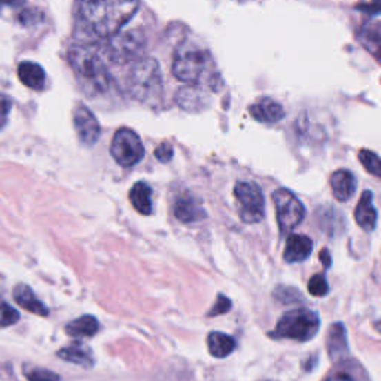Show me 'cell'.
<instances>
[{
	"label": "cell",
	"mask_w": 381,
	"mask_h": 381,
	"mask_svg": "<svg viewBox=\"0 0 381 381\" xmlns=\"http://www.w3.org/2000/svg\"><path fill=\"white\" fill-rule=\"evenodd\" d=\"M209 351L213 358H227L236 349V341L232 337L222 332H210L207 338Z\"/></svg>",
	"instance_id": "cell-21"
},
{
	"label": "cell",
	"mask_w": 381,
	"mask_h": 381,
	"mask_svg": "<svg viewBox=\"0 0 381 381\" xmlns=\"http://www.w3.org/2000/svg\"><path fill=\"white\" fill-rule=\"evenodd\" d=\"M359 160H360L362 165H364L367 169V172H369L371 174H374L375 178H380L381 163H380V158L375 152L368 151V150H362L359 152Z\"/></svg>",
	"instance_id": "cell-24"
},
{
	"label": "cell",
	"mask_w": 381,
	"mask_h": 381,
	"mask_svg": "<svg viewBox=\"0 0 381 381\" xmlns=\"http://www.w3.org/2000/svg\"><path fill=\"white\" fill-rule=\"evenodd\" d=\"M130 201L134 209L142 215H151L152 213V189L146 182H137L130 191Z\"/></svg>",
	"instance_id": "cell-20"
},
{
	"label": "cell",
	"mask_w": 381,
	"mask_h": 381,
	"mask_svg": "<svg viewBox=\"0 0 381 381\" xmlns=\"http://www.w3.org/2000/svg\"><path fill=\"white\" fill-rule=\"evenodd\" d=\"M320 320L316 311L296 309L283 314L273 332L276 338H287L295 341H309L319 332Z\"/></svg>",
	"instance_id": "cell-5"
},
{
	"label": "cell",
	"mask_w": 381,
	"mask_h": 381,
	"mask_svg": "<svg viewBox=\"0 0 381 381\" xmlns=\"http://www.w3.org/2000/svg\"><path fill=\"white\" fill-rule=\"evenodd\" d=\"M307 287H309V292L313 296H325L329 291L327 277H325L323 274H314L309 280Z\"/></svg>",
	"instance_id": "cell-26"
},
{
	"label": "cell",
	"mask_w": 381,
	"mask_h": 381,
	"mask_svg": "<svg viewBox=\"0 0 381 381\" xmlns=\"http://www.w3.org/2000/svg\"><path fill=\"white\" fill-rule=\"evenodd\" d=\"M14 300L18 305L23 307L24 310L33 314L42 316V318H46V316L50 314V310L46 309V305L34 295L32 287L27 285H17L14 287Z\"/></svg>",
	"instance_id": "cell-16"
},
{
	"label": "cell",
	"mask_w": 381,
	"mask_h": 381,
	"mask_svg": "<svg viewBox=\"0 0 381 381\" xmlns=\"http://www.w3.org/2000/svg\"><path fill=\"white\" fill-rule=\"evenodd\" d=\"M25 0H0V9L2 8H18L21 6Z\"/></svg>",
	"instance_id": "cell-31"
},
{
	"label": "cell",
	"mask_w": 381,
	"mask_h": 381,
	"mask_svg": "<svg viewBox=\"0 0 381 381\" xmlns=\"http://www.w3.org/2000/svg\"><path fill=\"white\" fill-rule=\"evenodd\" d=\"M311 250H313V241L310 237L294 234L286 241V249L283 254L285 261L289 264L302 262L311 255Z\"/></svg>",
	"instance_id": "cell-14"
},
{
	"label": "cell",
	"mask_w": 381,
	"mask_h": 381,
	"mask_svg": "<svg viewBox=\"0 0 381 381\" xmlns=\"http://www.w3.org/2000/svg\"><path fill=\"white\" fill-rule=\"evenodd\" d=\"M328 350L331 358H337L347 350V332L342 323L332 325L328 333Z\"/></svg>",
	"instance_id": "cell-22"
},
{
	"label": "cell",
	"mask_w": 381,
	"mask_h": 381,
	"mask_svg": "<svg viewBox=\"0 0 381 381\" xmlns=\"http://www.w3.org/2000/svg\"><path fill=\"white\" fill-rule=\"evenodd\" d=\"M18 320H20V313L12 305L0 302V328L12 327Z\"/></svg>",
	"instance_id": "cell-25"
},
{
	"label": "cell",
	"mask_w": 381,
	"mask_h": 381,
	"mask_svg": "<svg viewBox=\"0 0 381 381\" xmlns=\"http://www.w3.org/2000/svg\"><path fill=\"white\" fill-rule=\"evenodd\" d=\"M57 356L63 360H68L70 364H75L83 368H91L94 365V358H92L91 349L87 347L85 344H82L81 341H76L70 344V346L61 349Z\"/></svg>",
	"instance_id": "cell-17"
},
{
	"label": "cell",
	"mask_w": 381,
	"mask_h": 381,
	"mask_svg": "<svg viewBox=\"0 0 381 381\" xmlns=\"http://www.w3.org/2000/svg\"><path fill=\"white\" fill-rule=\"evenodd\" d=\"M329 183L333 197L338 201L350 200L356 191V178L349 170H337L332 173Z\"/></svg>",
	"instance_id": "cell-15"
},
{
	"label": "cell",
	"mask_w": 381,
	"mask_h": 381,
	"mask_svg": "<svg viewBox=\"0 0 381 381\" xmlns=\"http://www.w3.org/2000/svg\"><path fill=\"white\" fill-rule=\"evenodd\" d=\"M25 377L29 381H61L59 374L43 368H33L30 371H27Z\"/></svg>",
	"instance_id": "cell-27"
},
{
	"label": "cell",
	"mask_w": 381,
	"mask_h": 381,
	"mask_svg": "<svg viewBox=\"0 0 381 381\" xmlns=\"http://www.w3.org/2000/svg\"><path fill=\"white\" fill-rule=\"evenodd\" d=\"M110 154L121 167H133L142 161L145 155V147L133 130L121 128L115 133Z\"/></svg>",
	"instance_id": "cell-8"
},
{
	"label": "cell",
	"mask_w": 381,
	"mask_h": 381,
	"mask_svg": "<svg viewBox=\"0 0 381 381\" xmlns=\"http://www.w3.org/2000/svg\"><path fill=\"white\" fill-rule=\"evenodd\" d=\"M127 87L130 94L138 101H154L161 97L163 81L158 63L152 59H143L134 63L130 70Z\"/></svg>",
	"instance_id": "cell-4"
},
{
	"label": "cell",
	"mask_w": 381,
	"mask_h": 381,
	"mask_svg": "<svg viewBox=\"0 0 381 381\" xmlns=\"http://www.w3.org/2000/svg\"><path fill=\"white\" fill-rule=\"evenodd\" d=\"M143 48V41L136 33H124L115 36L110 43L109 57L114 63H128L134 60Z\"/></svg>",
	"instance_id": "cell-9"
},
{
	"label": "cell",
	"mask_w": 381,
	"mask_h": 381,
	"mask_svg": "<svg viewBox=\"0 0 381 381\" xmlns=\"http://www.w3.org/2000/svg\"><path fill=\"white\" fill-rule=\"evenodd\" d=\"M203 91L197 88H183L178 92V103L187 110H194L197 107H203V101H204Z\"/></svg>",
	"instance_id": "cell-23"
},
{
	"label": "cell",
	"mask_w": 381,
	"mask_h": 381,
	"mask_svg": "<svg viewBox=\"0 0 381 381\" xmlns=\"http://www.w3.org/2000/svg\"><path fill=\"white\" fill-rule=\"evenodd\" d=\"M99 332V320L94 316H81V318L72 320L66 325V333L73 338H87L96 336Z\"/></svg>",
	"instance_id": "cell-19"
},
{
	"label": "cell",
	"mask_w": 381,
	"mask_h": 381,
	"mask_svg": "<svg viewBox=\"0 0 381 381\" xmlns=\"http://www.w3.org/2000/svg\"><path fill=\"white\" fill-rule=\"evenodd\" d=\"M231 310V301L224 295H219L216 304L213 305V309L209 311V316H219Z\"/></svg>",
	"instance_id": "cell-29"
},
{
	"label": "cell",
	"mask_w": 381,
	"mask_h": 381,
	"mask_svg": "<svg viewBox=\"0 0 381 381\" xmlns=\"http://www.w3.org/2000/svg\"><path fill=\"white\" fill-rule=\"evenodd\" d=\"M173 75L182 82L187 83H201L203 81H209L212 88L215 90V66L210 54L198 48L194 43H182L174 52Z\"/></svg>",
	"instance_id": "cell-3"
},
{
	"label": "cell",
	"mask_w": 381,
	"mask_h": 381,
	"mask_svg": "<svg viewBox=\"0 0 381 381\" xmlns=\"http://www.w3.org/2000/svg\"><path fill=\"white\" fill-rule=\"evenodd\" d=\"M174 216L183 224H191V222H198L206 218V210L191 194H185L178 197L174 203Z\"/></svg>",
	"instance_id": "cell-11"
},
{
	"label": "cell",
	"mask_w": 381,
	"mask_h": 381,
	"mask_svg": "<svg viewBox=\"0 0 381 381\" xmlns=\"http://www.w3.org/2000/svg\"><path fill=\"white\" fill-rule=\"evenodd\" d=\"M250 115H252L259 123L264 124H274L283 119L285 109L278 103V101L273 99H259L256 103H254L249 109Z\"/></svg>",
	"instance_id": "cell-12"
},
{
	"label": "cell",
	"mask_w": 381,
	"mask_h": 381,
	"mask_svg": "<svg viewBox=\"0 0 381 381\" xmlns=\"http://www.w3.org/2000/svg\"><path fill=\"white\" fill-rule=\"evenodd\" d=\"M18 78L24 83L25 87L30 90L39 91L45 87V70L42 66L32 61H23L20 66H18Z\"/></svg>",
	"instance_id": "cell-18"
},
{
	"label": "cell",
	"mask_w": 381,
	"mask_h": 381,
	"mask_svg": "<svg viewBox=\"0 0 381 381\" xmlns=\"http://www.w3.org/2000/svg\"><path fill=\"white\" fill-rule=\"evenodd\" d=\"M70 66L88 94H103L110 85L109 72L94 46L75 45L69 51Z\"/></svg>",
	"instance_id": "cell-2"
},
{
	"label": "cell",
	"mask_w": 381,
	"mask_h": 381,
	"mask_svg": "<svg viewBox=\"0 0 381 381\" xmlns=\"http://www.w3.org/2000/svg\"><path fill=\"white\" fill-rule=\"evenodd\" d=\"M325 381H353V378L346 374H336V375L328 377Z\"/></svg>",
	"instance_id": "cell-32"
},
{
	"label": "cell",
	"mask_w": 381,
	"mask_h": 381,
	"mask_svg": "<svg viewBox=\"0 0 381 381\" xmlns=\"http://www.w3.org/2000/svg\"><path fill=\"white\" fill-rule=\"evenodd\" d=\"M320 261H323L327 267L331 265V258H329L328 250H322V252H320Z\"/></svg>",
	"instance_id": "cell-33"
},
{
	"label": "cell",
	"mask_w": 381,
	"mask_h": 381,
	"mask_svg": "<svg viewBox=\"0 0 381 381\" xmlns=\"http://www.w3.org/2000/svg\"><path fill=\"white\" fill-rule=\"evenodd\" d=\"M155 156L161 163H169L173 158V146L167 142H163L160 146L155 150Z\"/></svg>",
	"instance_id": "cell-30"
},
{
	"label": "cell",
	"mask_w": 381,
	"mask_h": 381,
	"mask_svg": "<svg viewBox=\"0 0 381 381\" xmlns=\"http://www.w3.org/2000/svg\"><path fill=\"white\" fill-rule=\"evenodd\" d=\"M73 124H75L78 137L83 145L92 146L99 141L101 133L100 124L96 115L92 114L87 106L78 105V107L75 109V114H73Z\"/></svg>",
	"instance_id": "cell-10"
},
{
	"label": "cell",
	"mask_w": 381,
	"mask_h": 381,
	"mask_svg": "<svg viewBox=\"0 0 381 381\" xmlns=\"http://www.w3.org/2000/svg\"><path fill=\"white\" fill-rule=\"evenodd\" d=\"M240 204V218L245 224H258L265 215V198L261 188L254 182H238L234 188Z\"/></svg>",
	"instance_id": "cell-6"
},
{
	"label": "cell",
	"mask_w": 381,
	"mask_h": 381,
	"mask_svg": "<svg viewBox=\"0 0 381 381\" xmlns=\"http://www.w3.org/2000/svg\"><path fill=\"white\" fill-rule=\"evenodd\" d=\"M137 9L138 0H76V30L90 39L112 38Z\"/></svg>",
	"instance_id": "cell-1"
},
{
	"label": "cell",
	"mask_w": 381,
	"mask_h": 381,
	"mask_svg": "<svg viewBox=\"0 0 381 381\" xmlns=\"http://www.w3.org/2000/svg\"><path fill=\"white\" fill-rule=\"evenodd\" d=\"M11 107H12V100L5 94H0V130L5 128L9 112H11Z\"/></svg>",
	"instance_id": "cell-28"
},
{
	"label": "cell",
	"mask_w": 381,
	"mask_h": 381,
	"mask_svg": "<svg viewBox=\"0 0 381 381\" xmlns=\"http://www.w3.org/2000/svg\"><path fill=\"white\" fill-rule=\"evenodd\" d=\"M273 203L276 206L278 227L283 234L298 227L305 218L304 204L289 189L282 188L273 192Z\"/></svg>",
	"instance_id": "cell-7"
},
{
	"label": "cell",
	"mask_w": 381,
	"mask_h": 381,
	"mask_svg": "<svg viewBox=\"0 0 381 381\" xmlns=\"http://www.w3.org/2000/svg\"><path fill=\"white\" fill-rule=\"evenodd\" d=\"M377 218H378V213L374 206L373 192L364 191V194H362V197L356 206V210H355L356 224L362 229L371 232V231H374L377 227Z\"/></svg>",
	"instance_id": "cell-13"
}]
</instances>
